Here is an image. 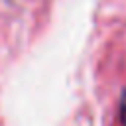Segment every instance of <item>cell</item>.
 Segmentation results:
<instances>
[{"mask_svg": "<svg viewBox=\"0 0 126 126\" xmlns=\"http://www.w3.org/2000/svg\"><path fill=\"white\" fill-rule=\"evenodd\" d=\"M120 118H122V124L126 126V91L122 93V98H120Z\"/></svg>", "mask_w": 126, "mask_h": 126, "instance_id": "1", "label": "cell"}]
</instances>
